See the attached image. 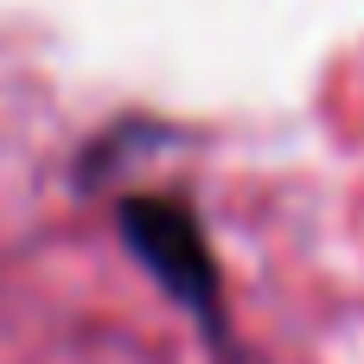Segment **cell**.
<instances>
[{"instance_id":"obj_1","label":"cell","mask_w":364,"mask_h":364,"mask_svg":"<svg viewBox=\"0 0 364 364\" xmlns=\"http://www.w3.org/2000/svg\"><path fill=\"white\" fill-rule=\"evenodd\" d=\"M122 230H128L134 256L160 275V288H166L186 314H198L211 333H224L218 262H211V250H205V237H198L192 211H186V205H173V198H134V205L122 211Z\"/></svg>"}]
</instances>
